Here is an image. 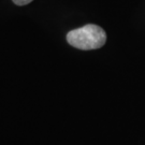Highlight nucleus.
I'll return each instance as SVG.
<instances>
[{
  "label": "nucleus",
  "mask_w": 145,
  "mask_h": 145,
  "mask_svg": "<svg viewBox=\"0 0 145 145\" xmlns=\"http://www.w3.org/2000/svg\"><path fill=\"white\" fill-rule=\"evenodd\" d=\"M67 41L70 45L78 50H97L104 45L106 33L101 27L88 24L70 31L67 35Z\"/></svg>",
  "instance_id": "nucleus-1"
},
{
  "label": "nucleus",
  "mask_w": 145,
  "mask_h": 145,
  "mask_svg": "<svg viewBox=\"0 0 145 145\" xmlns=\"http://www.w3.org/2000/svg\"><path fill=\"white\" fill-rule=\"evenodd\" d=\"M32 0H13V2L17 5H26L30 3Z\"/></svg>",
  "instance_id": "nucleus-2"
}]
</instances>
